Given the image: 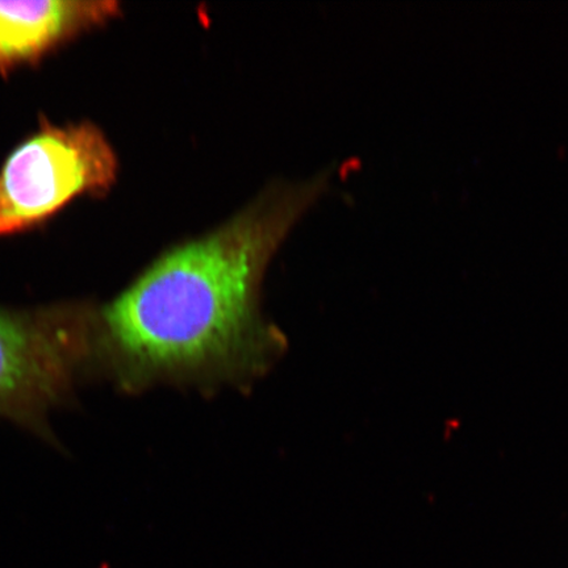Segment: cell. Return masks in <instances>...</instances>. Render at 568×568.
I'll list each match as a JSON object with an SVG mask.
<instances>
[{"label": "cell", "instance_id": "obj_3", "mask_svg": "<svg viewBox=\"0 0 568 568\" xmlns=\"http://www.w3.org/2000/svg\"><path fill=\"white\" fill-rule=\"evenodd\" d=\"M118 170L116 153L98 126L41 128L0 170V236L44 222L78 196L104 194Z\"/></svg>", "mask_w": 568, "mask_h": 568}, {"label": "cell", "instance_id": "obj_2", "mask_svg": "<svg viewBox=\"0 0 568 568\" xmlns=\"http://www.w3.org/2000/svg\"><path fill=\"white\" fill-rule=\"evenodd\" d=\"M97 324L83 305L0 310V416L45 432L48 412L98 358Z\"/></svg>", "mask_w": 568, "mask_h": 568}, {"label": "cell", "instance_id": "obj_4", "mask_svg": "<svg viewBox=\"0 0 568 568\" xmlns=\"http://www.w3.org/2000/svg\"><path fill=\"white\" fill-rule=\"evenodd\" d=\"M119 13L116 2H0V71L42 59Z\"/></svg>", "mask_w": 568, "mask_h": 568}, {"label": "cell", "instance_id": "obj_1", "mask_svg": "<svg viewBox=\"0 0 568 568\" xmlns=\"http://www.w3.org/2000/svg\"><path fill=\"white\" fill-rule=\"evenodd\" d=\"M318 182L262 193L230 222L172 248L98 314V358L126 390L212 388L264 375L284 347L260 314L270 258Z\"/></svg>", "mask_w": 568, "mask_h": 568}]
</instances>
